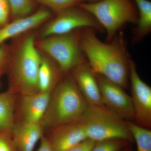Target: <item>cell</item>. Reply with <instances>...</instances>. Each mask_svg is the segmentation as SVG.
Masks as SVG:
<instances>
[{
    "mask_svg": "<svg viewBox=\"0 0 151 151\" xmlns=\"http://www.w3.org/2000/svg\"><path fill=\"white\" fill-rule=\"evenodd\" d=\"M94 29L85 28L81 34L80 47L87 63L95 74L104 76L124 89L127 88L130 58L123 34L116 35L111 41L105 43L98 39Z\"/></svg>",
    "mask_w": 151,
    "mask_h": 151,
    "instance_id": "1",
    "label": "cell"
},
{
    "mask_svg": "<svg viewBox=\"0 0 151 151\" xmlns=\"http://www.w3.org/2000/svg\"><path fill=\"white\" fill-rule=\"evenodd\" d=\"M35 43L34 35H28L14 52L11 50L8 90L15 94L22 95L39 92L38 73L42 56Z\"/></svg>",
    "mask_w": 151,
    "mask_h": 151,
    "instance_id": "2",
    "label": "cell"
},
{
    "mask_svg": "<svg viewBox=\"0 0 151 151\" xmlns=\"http://www.w3.org/2000/svg\"><path fill=\"white\" fill-rule=\"evenodd\" d=\"M88 104L72 76L60 80L50 94L48 106L41 120L42 127L51 128L78 121Z\"/></svg>",
    "mask_w": 151,
    "mask_h": 151,
    "instance_id": "3",
    "label": "cell"
},
{
    "mask_svg": "<svg viewBox=\"0 0 151 151\" xmlns=\"http://www.w3.org/2000/svg\"><path fill=\"white\" fill-rule=\"evenodd\" d=\"M78 120L84 126L87 138L95 142L113 139L132 140L128 122L105 105H88Z\"/></svg>",
    "mask_w": 151,
    "mask_h": 151,
    "instance_id": "4",
    "label": "cell"
},
{
    "mask_svg": "<svg viewBox=\"0 0 151 151\" xmlns=\"http://www.w3.org/2000/svg\"><path fill=\"white\" fill-rule=\"evenodd\" d=\"M78 6L91 14L105 30L108 42L125 25L137 24V22L138 11L134 0H101Z\"/></svg>",
    "mask_w": 151,
    "mask_h": 151,
    "instance_id": "5",
    "label": "cell"
},
{
    "mask_svg": "<svg viewBox=\"0 0 151 151\" xmlns=\"http://www.w3.org/2000/svg\"><path fill=\"white\" fill-rule=\"evenodd\" d=\"M81 33L75 31L42 38L37 47L50 57L63 73H67L85 61L80 47Z\"/></svg>",
    "mask_w": 151,
    "mask_h": 151,
    "instance_id": "6",
    "label": "cell"
},
{
    "mask_svg": "<svg viewBox=\"0 0 151 151\" xmlns=\"http://www.w3.org/2000/svg\"><path fill=\"white\" fill-rule=\"evenodd\" d=\"M103 30L97 20L80 7H73L58 13L57 16L46 25L42 31V38L60 35L81 28Z\"/></svg>",
    "mask_w": 151,
    "mask_h": 151,
    "instance_id": "7",
    "label": "cell"
},
{
    "mask_svg": "<svg viewBox=\"0 0 151 151\" xmlns=\"http://www.w3.org/2000/svg\"><path fill=\"white\" fill-rule=\"evenodd\" d=\"M129 77L134 119L137 124L147 128L151 126V88L141 79L134 60H129Z\"/></svg>",
    "mask_w": 151,
    "mask_h": 151,
    "instance_id": "8",
    "label": "cell"
},
{
    "mask_svg": "<svg viewBox=\"0 0 151 151\" xmlns=\"http://www.w3.org/2000/svg\"><path fill=\"white\" fill-rule=\"evenodd\" d=\"M96 74L103 105L126 121L134 119L131 96L118 84Z\"/></svg>",
    "mask_w": 151,
    "mask_h": 151,
    "instance_id": "9",
    "label": "cell"
},
{
    "mask_svg": "<svg viewBox=\"0 0 151 151\" xmlns=\"http://www.w3.org/2000/svg\"><path fill=\"white\" fill-rule=\"evenodd\" d=\"M47 138L53 151H65L88 139L79 120L52 128Z\"/></svg>",
    "mask_w": 151,
    "mask_h": 151,
    "instance_id": "10",
    "label": "cell"
},
{
    "mask_svg": "<svg viewBox=\"0 0 151 151\" xmlns=\"http://www.w3.org/2000/svg\"><path fill=\"white\" fill-rule=\"evenodd\" d=\"M73 77L88 105H103L96 74L86 61L73 68Z\"/></svg>",
    "mask_w": 151,
    "mask_h": 151,
    "instance_id": "11",
    "label": "cell"
},
{
    "mask_svg": "<svg viewBox=\"0 0 151 151\" xmlns=\"http://www.w3.org/2000/svg\"><path fill=\"white\" fill-rule=\"evenodd\" d=\"M51 16L50 11L41 9L27 16L14 19L0 28V45L6 41L21 35L40 25Z\"/></svg>",
    "mask_w": 151,
    "mask_h": 151,
    "instance_id": "12",
    "label": "cell"
},
{
    "mask_svg": "<svg viewBox=\"0 0 151 151\" xmlns=\"http://www.w3.org/2000/svg\"><path fill=\"white\" fill-rule=\"evenodd\" d=\"M50 92H39L21 96L20 105L22 121L40 123L48 106Z\"/></svg>",
    "mask_w": 151,
    "mask_h": 151,
    "instance_id": "13",
    "label": "cell"
},
{
    "mask_svg": "<svg viewBox=\"0 0 151 151\" xmlns=\"http://www.w3.org/2000/svg\"><path fill=\"white\" fill-rule=\"evenodd\" d=\"M43 136L40 123L21 121L14 123L11 131V137L18 151H33Z\"/></svg>",
    "mask_w": 151,
    "mask_h": 151,
    "instance_id": "14",
    "label": "cell"
},
{
    "mask_svg": "<svg viewBox=\"0 0 151 151\" xmlns=\"http://www.w3.org/2000/svg\"><path fill=\"white\" fill-rule=\"evenodd\" d=\"M17 95L9 90L0 93V134H11Z\"/></svg>",
    "mask_w": 151,
    "mask_h": 151,
    "instance_id": "15",
    "label": "cell"
},
{
    "mask_svg": "<svg viewBox=\"0 0 151 151\" xmlns=\"http://www.w3.org/2000/svg\"><path fill=\"white\" fill-rule=\"evenodd\" d=\"M62 73L51 60L42 56L38 73V86L39 91L52 92L59 81V73Z\"/></svg>",
    "mask_w": 151,
    "mask_h": 151,
    "instance_id": "16",
    "label": "cell"
},
{
    "mask_svg": "<svg viewBox=\"0 0 151 151\" xmlns=\"http://www.w3.org/2000/svg\"><path fill=\"white\" fill-rule=\"evenodd\" d=\"M138 14L137 27L134 33V40L139 41L151 30V2L149 0H134Z\"/></svg>",
    "mask_w": 151,
    "mask_h": 151,
    "instance_id": "17",
    "label": "cell"
},
{
    "mask_svg": "<svg viewBox=\"0 0 151 151\" xmlns=\"http://www.w3.org/2000/svg\"><path fill=\"white\" fill-rule=\"evenodd\" d=\"M132 138L136 141L137 151H151V132L148 128L128 122Z\"/></svg>",
    "mask_w": 151,
    "mask_h": 151,
    "instance_id": "18",
    "label": "cell"
},
{
    "mask_svg": "<svg viewBox=\"0 0 151 151\" xmlns=\"http://www.w3.org/2000/svg\"><path fill=\"white\" fill-rule=\"evenodd\" d=\"M14 19L27 16L31 13L33 9L32 0H8Z\"/></svg>",
    "mask_w": 151,
    "mask_h": 151,
    "instance_id": "19",
    "label": "cell"
},
{
    "mask_svg": "<svg viewBox=\"0 0 151 151\" xmlns=\"http://www.w3.org/2000/svg\"><path fill=\"white\" fill-rule=\"evenodd\" d=\"M38 2L48 7L57 12L77 6L82 3L86 2L85 0H35Z\"/></svg>",
    "mask_w": 151,
    "mask_h": 151,
    "instance_id": "20",
    "label": "cell"
},
{
    "mask_svg": "<svg viewBox=\"0 0 151 151\" xmlns=\"http://www.w3.org/2000/svg\"><path fill=\"white\" fill-rule=\"evenodd\" d=\"M127 141L113 139L95 142L90 151H121L126 146Z\"/></svg>",
    "mask_w": 151,
    "mask_h": 151,
    "instance_id": "21",
    "label": "cell"
},
{
    "mask_svg": "<svg viewBox=\"0 0 151 151\" xmlns=\"http://www.w3.org/2000/svg\"><path fill=\"white\" fill-rule=\"evenodd\" d=\"M11 52L8 45L5 43L0 45V89L2 86V78L7 72Z\"/></svg>",
    "mask_w": 151,
    "mask_h": 151,
    "instance_id": "22",
    "label": "cell"
},
{
    "mask_svg": "<svg viewBox=\"0 0 151 151\" xmlns=\"http://www.w3.org/2000/svg\"><path fill=\"white\" fill-rule=\"evenodd\" d=\"M0 151H18L11 134H0Z\"/></svg>",
    "mask_w": 151,
    "mask_h": 151,
    "instance_id": "23",
    "label": "cell"
},
{
    "mask_svg": "<svg viewBox=\"0 0 151 151\" xmlns=\"http://www.w3.org/2000/svg\"><path fill=\"white\" fill-rule=\"evenodd\" d=\"M10 8L8 0H0V28L8 23Z\"/></svg>",
    "mask_w": 151,
    "mask_h": 151,
    "instance_id": "24",
    "label": "cell"
},
{
    "mask_svg": "<svg viewBox=\"0 0 151 151\" xmlns=\"http://www.w3.org/2000/svg\"><path fill=\"white\" fill-rule=\"evenodd\" d=\"M95 143L93 140L87 139L65 151H90Z\"/></svg>",
    "mask_w": 151,
    "mask_h": 151,
    "instance_id": "25",
    "label": "cell"
},
{
    "mask_svg": "<svg viewBox=\"0 0 151 151\" xmlns=\"http://www.w3.org/2000/svg\"><path fill=\"white\" fill-rule=\"evenodd\" d=\"M40 141V145L37 151H53L47 138L43 136L41 139Z\"/></svg>",
    "mask_w": 151,
    "mask_h": 151,
    "instance_id": "26",
    "label": "cell"
},
{
    "mask_svg": "<svg viewBox=\"0 0 151 151\" xmlns=\"http://www.w3.org/2000/svg\"><path fill=\"white\" fill-rule=\"evenodd\" d=\"M85 1H87V2L89 3H95L101 0H85Z\"/></svg>",
    "mask_w": 151,
    "mask_h": 151,
    "instance_id": "27",
    "label": "cell"
},
{
    "mask_svg": "<svg viewBox=\"0 0 151 151\" xmlns=\"http://www.w3.org/2000/svg\"></svg>",
    "mask_w": 151,
    "mask_h": 151,
    "instance_id": "28",
    "label": "cell"
}]
</instances>
